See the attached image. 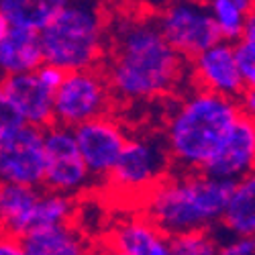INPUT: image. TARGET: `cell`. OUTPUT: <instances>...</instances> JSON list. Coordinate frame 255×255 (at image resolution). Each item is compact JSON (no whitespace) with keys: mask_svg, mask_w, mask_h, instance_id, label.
<instances>
[{"mask_svg":"<svg viewBox=\"0 0 255 255\" xmlns=\"http://www.w3.org/2000/svg\"><path fill=\"white\" fill-rule=\"evenodd\" d=\"M153 20L165 43L188 61L221 41L206 4L174 2L163 6Z\"/></svg>","mask_w":255,"mask_h":255,"instance_id":"7","label":"cell"},{"mask_svg":"<svg viewBox=\"0 0 255 255\" xmlns=\"http://www.w3.org/2000/svg\"><path fill=\"white\" fill-rule=\"evenodd\" d=\"M0 86L23 125L41 131L53 125V92L47 90L35 74L2 78Z\"/></svg>","mask_w":255,"mask_h":255,"instance_id":"13","label":"cell"},{"mask_svg":"<svg viewBox=\"0 0 255 255\" xmlns=\"http://www.w3.org/2000/svg\"><path fill=\"white\" fill-rule=\"evenodd\" d=\"M82 161L94 178H109L123 153L127 133L109 115L72 129Z\"/></svg>","mask_w":255,"mask_h":255,"instance_id":"10","label":"cell"},{"mask_svg":"<svg viewBox=\"0 0 255 255\" xmlns=\"http://www.w3.org/2000/svg\"><path fill=\"white\" fill-rule=\"evenodd\" d=\"M8 29H10V27H8V23H6V20H4V16H2V14H0V41H2V39H4V35L8 33Z\"/></svg>","mask_w":255,"mask_h":255,"instance_id":"29","label":"cell"},{"mask_svg":"<svg viewBox=\"0 0 255 255\" xmlns=\"http://www.w3.org/2000/svg\"><path fill=\"white\" fill-rule=\"evenodd\" d=\"M233 188V182L202 172L169 176L145 194L143 217L169 239L190 231H208L221 221Z\"/></svg>","mask_w":255,"mask_h":255,"instance_id":"2","label":"cell"},{"mask_svg":"<svg viewBox=\"0 0 255 255\" xmlns=\"http://www.w3.org/2000/svg\"><path fill=\"white\" fill-rule=\"evenodd\" d=\"M109 249L115 255H172L169 237L145 217H131L113 231Z\"/></svg>","mask_w":255,"mask_h":255,"instance_id":"14","label":"cell"},{"mask_svg":"<svg viewBox=\"0 0 255 255\" xmlns=\"http://www.w3.org/2000/svg\"><path fill=\"white\" fill-rule=\"evenodd\" d=\"M241 115L237 100L194 90L178 104L163 135L172 163L184 172H202Z\"/></svg>","mask_w":255,"mask_h":255,"instance_id":"3","label":"cell"},{"mask_svg":"<svg viewBox=\"0 0 255 255\" xmlns=\"http://www.w3.org/2000/svg\"><path fill=\"white\" fill-rule=\"evenodd\" d=\"M63 0H0V14L10 29L41 33L61 8Z\"/></svg>","mask_w":255,"mask_h":255,"instance_id":"19","label":"cell"},{"mask_svg":"<svg viewBox=\"0 0 255 255\" xmlns=\"http://www.w3.org/2000/svg\"><path fill=\"white\" fill-rule=\"evenodd\" d=\"M192 74L200 84V90L229 100H239L247 90L233 59V47L225 41H219L192 59Z\"/></svg>","mask_w":255,"mask_h":255,"instance_id":"12","label":"cell"},{"mask_svg":"<svg viewBox=\"0 0 255 255\" xmlns=\"http://www.w3.org/2000/svg\"><path fill=\"white\" fill-rule=\"evenodd\" d=\"M43 131L20 125L0 139V184L43 186Z\"/></svg>","mask_w":255,"mask_h":255,"instance_id":"9","label":"cell"},{"mask_svg":"<svg viewBox=\"0 0 255 255\" xmlns=\"http://www.w3.org/2000/svg\"><path fill=\"white\" fill-rule=\"evenodd\" d=\"M104 78L113 96L151 100L174 92L186 78L188 59L178 55L157 31L153 16H123L109 29Z\"/></svg>","mask_w":255,"mask_h":255,"instance_id":"1","label":"cell"},{"mask_svg":"<svg viewBox=\"0 0 255 255\" xmlns=\"http://www.w3.org/2000/svg\"><path fill=\"white\" fill-rule=\"evenodd\" d=\"M20 125L23 123H20V119L12 111L10 102L6 100L4 92H2V86H0V139H2L4 135H8L10 131H14Z\"/></svg>","mask_w":255,"mask_h":255,"instance_id":"24","label":"cell"},{"mask_svg":"<svg viewBox=\"0 0 255 255\" xmlns=\"http://www.w3.org/2000/svg\"><path fill=\"white\" fill-rule=\"evenodd\" d=\"M253 161H255V123L253 119L241 115L237 123L233 125L231 133L227 135L217 155L204 165L202 174L215 180L237 184L239 180L251 176Z\"/></svg>","mask_w":255,"mask_h":255,"instance_id":"11","label":"cell"},{"mask_svg":"<svg viewBox=\"0 0 255 255\" xmlns=\"http://www.w3.org/2000/svg\"><path fill=\"white\" fill-rule=\"evenodd\" d=\"M41 188L0 184V235L23 239L33 229Z\"/></svg>","mask_w":255,"mask_h":255,"instance_id":"15","label":"cell"},{"mask_svg":"<svg viewBox=\"0 0 255 255\" xmlns=\"http://www.w3.org/2000/svg\"><path fill=\"white\" fill-rule=\"evenodd\" d=\"M43 186L49 192L76 196L84 192L92 176L82 161L72 129L51 125L43 131Z\"/></svg>","mask_w":255,"mask_h":255,"instance_id":"8","label":"cell"},{"mask_svg":"<svg viewBox=\"0 0 255 255\" xmlns=\"http://www.w3.org/2000/svg\"><path fill=\"white\" fill-rule=\"evenodd\" d=\"M206 6L221 41L231 45L241 39L247 18L255 12L251 0H212Z\"/></svg>","mask_w":255,"mask_h":255,"instance_id":"20","label":"cell"},{"mask_svg":"<svg viewBox=\"0 0 255 255\" xmlns=\"http://www.w3.org/2000/svg\"><path fill=\"white\" fill-rule=\"evenodd\" d=\"M219 255H255L253 237H235L227 245H219Z\"/></svg>","mask_w":255,"mask_h":255,"instance_id":"26","label":"cell"},{"mask_svg":"<svg viewBox=\"0 0 255 255\" xmlns=\"http://www.w3.org/2000/svg\"><path fill=\"white\" fill-rule=\"evenodd\" d=\"M35 76H37V80L43 84L47 90L55 92L61 86L63 78H66V72H61L59 68L51 66V63H41V66L37 68V72H35Z\"/></svg>","mask_w":255,"mask_h":255,"instance_id":"25","label":"cell"},{"mask_svg":"<svg viewBox=\"0 0 255 255\" xmlns=\"http://www.w3.org/2000/svg\"><path fill=\"white\" fill-rule=\"evenodd\" d=\"M169 163H172V159L167 153L165 137H127L123 153L109 180L123 192L147 194L163 178H167Z\"/></svg>","mask_w":255,"mask_h":255,"instance_id":"6","label":"cell"},{"mask_svg":"<svg viewBox=\"0 0 255 255\" xmlns=\"http://www.w3.org/2000/svg\"><path fill=\"white\" fill-rule=\"evenodd\" d=\"M109 16L96 2H66L39 33L43 63L61 72L92 70L106 53Z\"/></svg>","mask_w":255,"mask_h":255,"instance_id":"4","label":"cell"},{"mask_svg":"<svg viewBox=\"0 0 255 255\" xmlns=\"http://www.w3.org/2000/svg\"><path fill=\"white\" fill-rule=\"evenodd\" d=\"M74 215H76V200L72 196L41 190L37 206H35V215H33V229L70 225Z\"/></svg>","mask_w":255,"mask_h":255,"instance_id":"21","label":"cell"},{"mask_svg":"<svg viewBox=\"0 0 255 255\" xmlns=\"http://www.w3.org/2000/svg\"><path fill=\"white\" fill-rule=\"evenodd\" d=\"M43 63L41 41L37 33L8 29L0 41V80L8 76L35 74Z\"/></svg>","mask_w":255,"mask_h":255,"instance_id":"16","label":"cell"},{"mask_svg":"<svg viewBox=\"0 0 255 255\" xmlns=\"http://www.w3.org/2000/svg\"><path fill=\"white\" fill-rule=\"evenodd\" d=\"M0 255H27L20 239L0 235Z\"/></svg>","mask_w":255,"mask_h":255,"instance_id":"27","label":"cell"},{"mask_svg":"<svg viewBox=\"0 0 255 255\" xmlns=\"http://www.w3.org/2000/svg\"><path fill=\"white\" fill-rule=\"evenodd\" d=\"M20 243L27 255H84L88 251L82 233L72 223L33 229Z\"/></svg>","mask_w":255,"mask_h":255,"instance_id":"17","label":"cell"},{"mask_svg":"<svg viewBox=\"0 0 255 255\" xmlns=\"http://www.w3.org/2000/svg\"><path fill=\"white\" fill-rule=\"evenodd\" d=\"M113 106V92L102 70L70 72L53 92V125L76 129L78 125L106 117Z\"/></svg>","mask_w":255,"mask_h":255,"instance_id":"5","label":"cell"},{"mask_svg":"<svg viewBox=\"0 0 255 255\" xmlns=\"http://www.w3.org/2000/svg\"><path fill=\"white\" fill-rule=\"evenodd\" d=\"M172 255H219V239L208 231H190L169 239Z\"/></svg>","mask_w":255,"mask_h":255,"instance_id":"23","label":"cell"},{"mask_svg":"<svg viewBox=\"0 0 255 255\" xmlns=\"http://www.w3.org/2000/svg\"><path fill=\"white\" fill-rule=\"evenodd\" d=\"M84 255H115L109 247H96V249H88Z\"/></svg>","mask_w":255,"mask_h":255,"instance_id":"28","label":"cell"},{"mask_svg":"<svg viewBox=\"0 0 255 255\" xmlns=\"http://www.w3.org/2000/svg\"><path fill=\"white\" fill-rule=\"evenodd\" d=\"M235 237H253L255 233V178L253 174L239 180L227 200L221 221Z\"/></svg>","mask_w":255,"mask_h":255,"instance_id":"18","label":"cell"},{"mask_svg":"<svg viewBox=\"0 0 255 255\" xmlns=\"http://www.w3.org/2000/svg\"><path fill=\"white\" fill-rule=\"evenodd\" d=\"M233 47V59L239 70V76L247 90H253L255 84V12L247 18L243 35L239 41L231 45Z\"/></svg>","mask_w":255,"mask_h":255,"instance_id":"22","label":"cell"}]
</instances>
